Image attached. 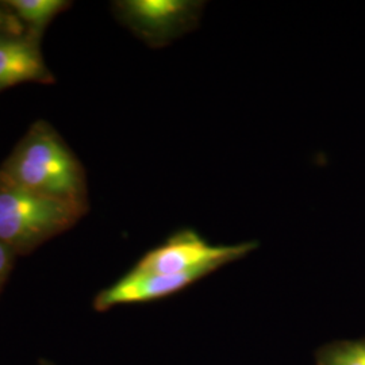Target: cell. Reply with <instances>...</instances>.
<instances>
[{
	"mask_svg": "<svg viewBox=\"0 0 365 365\" xmlns=\"http://www.w3.org/2000/svg\"><path fill=\"white\" fill-rule=\"evenodd\" d=\"M86 212V203L39 194L0 173V242L27 252L69 229Z\"/></svg>",
	"mask_w": 365,
	"mask_h": 365,
	"instance_id": "6da1fadb",
	"label": "cell"
},
{
	"mask_svg": "<svg viewBox=\"0 0 365 365\" xmlns=\"http://www.w3.org/2000/svg\"><path fill=\"white\" fill-rule=\"evenodd\" d=\"M3 176L39 194L84 203L83 170L51 131H33L9 160Z\"/></svg>",
	"mask_w": 365,
	"mask_h": 365,
	"instance_id": "7a4b0ae2",
	"label": "cell"
},
{
	"mask_svg": "<svg viewBox=\"0 0 365 365\" xmlns=\"http://www.w3.org/2000/svg\"><path fill=\"white\" fill-rule=\"evenodd\" d=\"M259 248L256 241L233 245H214L194 229L185 227L148 252L131 271L143 274H176L202 268L218 271L222 267L247 257Z\"/></svg>",
	"mask_w": 365,
	"mask_h": 365,
	"instance_id": "3957f363",
	"label": "cell"
},
{
	"mask_svg": "<svg viewBox=\"0 0 365 365\" xmlns=\"http://www.w3.org/2000/svg\"><path fill=\"white\" fill-rule=\"evenodd\" d=\"M206 1L130 0L118 3L122 21L152 46H164L199 26Z\"/></svg>",
	"mask_w": 365,
	"mask_h": 365,
	"instance_id": "277c9868",
	"label": "cell"
},
{
	"mask_svg": "<svg viewBox=\"0 0 365 365\" xmlns=\"http://www.w3.org/2000/svg\"><path fill=\"white\" fill-rule=\"evenodd\" d=\"M212 272L215 271L211 268L176 274H143L130 271L117 283L98 294L95 298V309L98 312H106L120 304L145 303L168 298Z\"/></svg>",
	"mask_w": 365,
	"mask_h": 365,
	"instance_id": "5b68a950",
	"label": "cell"
},
{
	"mask_svg": "<svg viewBox=\"0 0 365 365\" xmlns=\"http://www.w3.org/2000/svg\"><path fill=\"white\" fill-rule=\"evenodd\" d=\"M46 75L42 57L26 41L0 42V90L25 81L42 80Z\"/></svg>",
	"mask_w": 365,
	"mask_h": 365,
	"instance_id": "8992f818",
	"label": "cell"
},
{
	"mask_svg": "<svg viewBox=\"0 0 365 365\" xmlns=\"http://www.w3.org/2000/svg\"><path fill=\"white\" fill-rule=\"evenodd\" d=\"M10 6L29 25L43 27L64 10L66 3L63 0H11Z\"/></svg>",
	"mask_w": 365,
	"mask_h": 365,
	"instance_id": "52a82bcc",
	"label": "cell"
},
{
	"mask_svg": "<svg viewBox=\"0 0 365 365\" xmlns=\"http://www.w3.org/2000/svg\"><path fill=\"white\" fill-rule=\"evenodd\" d=\"M318 365H365V339L327 345L318 353Z\"/></svg>",
	"mask_w": 365,
	"mask_h": 365,
	"instance_id": "ba28073f",
	"label": "cell"
},
{
	"mask_svg": "<svg viewBox=\"0 0 365 365\" xmlns=\"http://www.w3.org/2000/svg\"><path fill=\"white\" fill-rule=\"evenodd\" d=\"M13 250L0 242V286L6 280L13 264Z\"/></svg>",
	"mask_w": 365,
	"mask_h": 365,
	"instance_id": "9c48e42d",
	"label": "cell"
},
{
	"mask_svg": "<svg viewBox=\"0 0 365 365\" xmlns=\"http://www.w3.org/2000/svg\"><path fill=\"white\" fill-rule=\"evenodd\" d=\"M41 365H54V364H52V363H49V361H45V360H43V361H41Z\"/></svg>",
	"mask_w": 365,
	"mask_h": 365,
	"instance_id": "30bf717a",
	"label": "cell"
}]
</instances>
